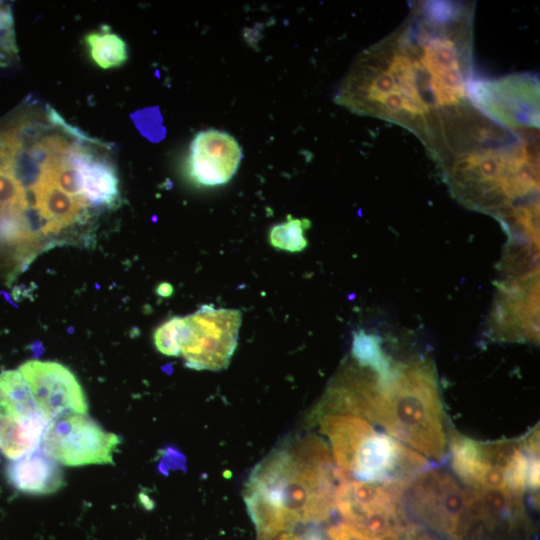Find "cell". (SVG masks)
I'll return each instance as SVG.
<instances>
[{
	"label": "cell",
	"instance_id": "obj_12",
	"mask_svg": "<svg viewBox=\"0 0 540 540\" xmlns=\"http://www.w3.org/2000/svg\"><path fill=\"white\" fill-rule=\"evenodd\" d=\"M5 476L14 489L29 495L53 494L65 485L59 463L41 446L26 456L9 461Z\"/></svg>",
	"mask_w": 540,
	"mask_h": 540
},
{
	"label": "cell",
	"instance_id": "obj_20",
	"mask_svg": "<svg viewBox=\"0 0 540 540\" xmlns=\"http://www.w3.org/2000/svg\"><path fill=\"white\" fill-rule=\"evenodd\" d=\"M183 317H172L159 326L153 335L156 349L167 356L180 355V340Z\"/></svg>",
	"mask_w": 540,
	"mask_h": 540
},
{
	"label": "cell",
	"instance_id": "obj_25",
	"mask_svg": "<svg viewBox=\"0 0 540 540\" xmlns=\"http://www.w3.org/2000/svg\"><path fill=\"white\" fill-rule=\"evenodd\" d=\"M172 292H173V287L168 283H162L157 288V293L163 297L170 296Z\"/></svg>",
	"mask_w": 540,
	"mask_h": 540
},
{
	"label": "cell",
	"instance_id": "obj_3",
	"mask_svg": "<svg viewBox=\"0 0 540 540\" xmlns=\"http://www.w3.org/2000/svg\"><path fill=\"white\" fill-rule=\"evenodd\" d=\"M366 420L425 458L446 456V433L436 369L429 360L393 362L378 381Z\"/></svg>",
	"mask_w": 540,
	"mask_h": 540
},
{
	"label": "cell",
	"instance_id": "obj_16",
	"mask_svg": "<svg viewBox=\"0 0 540 540\" xmlns=\"http://www.w3.org/2000/svg\"><path fill=\"white\" fill-rule=\"evenodd\" d=\"M41 412L18 370L0 373V417L24 418Z\"/></svg>",
	"mask_w": 540,
	"mask_h": 540
},
{
	"label": "cell",
	"instance_id": "obj_21",
	"mask_svg": "<svg viewBox=\"0 0 540 540\" xmlns=\"http://www.w3.org/2000/svg\"><path fill=\"white\" fill-rule=\"evenodd\" d=\"M12 12L8 5L0 2V66H8L17 59Z\"/></svg>",
	"mask_w": 540,
	"mask_h": 540
},
{
	"label": "cell",
	"instance_id": "obj_24",
	"mask_svg": "<svg viewBox=\"0 0 540 540\" xmlns=\"http://www.w3.org/2000/svg\"><path fill=\"white\" fill-rule=\"evenodd\" d=\"M272 540H302V538L292 531H286L278 534Z\"/></svg>",
	"mask_w": 540,
	"mask_h": 540
},
{
	"label": "cell",
	"instance_id": "obj_19",
	"mask_svg": "<svg viewBox=\"0 0 540 540\" xmlns=\"http://www.w3.org/2000/svg\"><path fill=\"white\" fill-rule=\"evenodd\" d=\"M287 221L274 225L269 232L270 244L280 250L301 252L307 247L304 232L310 228L311 222L306 218L287 216Z\"/></svg>",
	"mask_w": 540,
	"mask_h": 540
},
{
	"label": "cell",
	"instance_id": "obj_10",
	"mask_svg": "<svg viewBox=\"0 0 540 540\" xmlns=\"http://www.w3.org/2000/svg\"><path fill=\"white\" fill-rule=\"evenodd\" d=\"M18 371L49 421L66 413L88 412L83 388L66 366L54 361L29 360L20 365Z\"/></svg>",
	"mask_w": 540,
	"mask_h": 540
},
{
	"label": "cell",
	"instance_id": "obj_8",
	"mask_svg": "<svg viewBox=\"0 0 540 540\" xmlns=\"http://www.w3.org/2000/svg\"><path fill=\"white\" fill-rule=\"evenodd\" d=\"M120 443L87 413H66L48 422L40 446L59 464L85 466L113 464Z\"/></svg>",
	"mask_w": 540,
	"mask_h": 540
},
{
	"label": "cell",
	"instance_id": "obj_14",
	"mask_svg": "<svg viewBox=\"0 0 540 540\" xmlns=\"http://www.w3.org/2000/svg\"><path fill=\"white\" fill-rule=\"evenodd\" d=\"M33 197V209L44 224V234H57L75 224L84 214L88 204L76 199L54 183L39 177L29 188Z\"/></svg>",
	"mask_w": 540,
	"mask_h": 540
},
{
	"label": "cell",
	"instance_id": "obj_17",
	"mask_svg": "<svg viewBox=\"0 0 540 540\" xmlns=\"http://www.w3.org/2000/svg\"><path fill=\"white\" fill-rule=\"evenodd\" d=\"M84 42L91 60L101 69L120 67L128 58L125 41L107 29L86 34Z\"/></svg>",
	"mask_w": 540,
	"mask_h": 540
},
{
	"label": "cell",
	"instance_id": "obj_9",
	"mask_svg": "<svg viewBox=\"0 0 540 540\" xmlns=\"http://www.w3.org/2000/svg\"><path fill=\"white\" fill-rule=\"evenodd\" d=\"M487 333L497 341H539V272L497 284Z\"/></svg>",
	"mask_w": 540,
	"mask_h": 540
},
{
	"label": "cell",
	"instance_id": "obj_22",
	"mask_svg": "<svg viewBox=\"0 0 540 540\" xmlns=\"http://www.w3.org/2000/svg\"><path fill=\"white\" fill-rule=\"evenodd\" d=\"M329 540H386L354 527L347 522H341L331 526L327 531Z\"/></svg>",
	"mask_w": 540,
	"mask_h": 540
},
{
	"label": "cell",
	"instance_id": "obj_23",
	"mask_svg": "<svg viewBox=\"0 0 540 540\" xmlns=\"http://www.w3.org/2000/svg\"><path fill=\"white\" fill-rule=\"evenodd\" d=\"M155 110L138 111L132 115V119L136 123L138 129L145 136L154 139V129L157 127Z\"/></svg>",
	"mask_w": 540,
	"mask_h": 540
},
{
	"label": "cell",
	"instance_id": "obj_7",
	"mask_svg": "<svg viewBox=\"0 0 540 540\" xmlns=\"http://www.w3.org/2000/svg\"><path fill=\"white\" fill-rule=\"evenodd\" d=\"M467 95L477 111L503 127L538 130L539 82L535 75L471 78L467 84Z\"/></svg>",
	"mask_w": 540,
	"mask_h": 540
},
{
	"label": "cell",
	"instance_id": "obj_15",
	"mask_svg": "<svg viewBox=\"0 0 540 540\" xmlns=\"http://www.w3.org/2000/svg\"><path fill=\"white\" fill-rule=\"evenodd\" d=\"M49 420L38 412L24 418L0 417V454L9 461L40 447Z\"/></svg>",
	"mask_w": 540,
	"mask_h": 540
},
{
	"label": "cell",
	"instance_id": "obj_18",
	"mask_svg": "<svg viewBox=\"0 0 540 540\" xmlns=\"http://www.w3.org/2000/svg\"><path fill=\"white\" fill-rule=\"evenodd\" d=\"M28 208L23 184L13 173L0 170V220L19 218Z\"/></svg>",
	"mask_w": 540,
	"mask_h": 540
},
{
	"label": "cell",
	"instance_id": "obj_13",
	"mask_svg": "<svg viewBox=\"0 0 540 540\" xmlns=\"http://www.w3.org/2000/svg\"><path fill=\"white\" fill-rule=\"evenodd\" d=\"M72 157L79 169L82 196L88 205L115 206L119 199V182L116 169L108 158L80 143Z\"/></svg>",
	"mask_w": 540,
	"mask_h": 540
},
{
	"label": "cell",
	"instance_id": "obj_5",
	"mask_svg": "<svg viewBox=\"0 0 540 540\" xmlns=\"http://www.w3.org/2000/svg\"><path fill=\"white\" fill-rule=\"evenodd\" d=\"M334 508L345 522L386 540H408L412 524L401 493V483L366 482L341 477Z\"/></svg>",
	"mask_w": 540,
	"mask_h": 540
},
{
	"label": "cell",
	"instance_id": "obj_2",
	"mask_svg": "<svg viewBox=\"0 0 540 540\" xmlns=\"http://www.w3.org/2000/svg\"><path fill=\"white\" fill-rule=\"evenodd\" d=\"M340 478L327 445L316 436L273 450L254 467L245 485L257 540H272L297 524L327 520Z\"/></svg>",
	"mask_w": 540,
	"mask_h": 540
},
{
	"label": "cell",
	"instance_id": "obj_1",
	"mask_svg": "<svg viewBox=\"0 0 540 540\" xmlns=\"http://www.w3.org/2000/svg\"><path fill=\"white\" fill-rule=\"evenodd\" d=\"M431 154L465 206L504 227L539 217L536 130L503 127L471 106L447 121Z\"/></svg>",
	"mask_w": 540,
	"mask_h": 540
},
{
	"label": "cell",
	"instance_id": "obj_6",
	"mask_svg": "<svg viewBox=\"0 0 540 540\" xmlns=\"http://www.w3.org/2000/svg\"><path fill=\"white\" fill-rule=\"evenodd\" d=\"M241 322L239 310L212 305L183 317L180 355L186 365L196 370L226 368L237 347Z\"/></svg>",
	"mask_w": 540,
	"mask_h": 540
},
{
	"label": "cell",
	"instance_id": "obj_11",
	"mask_svg": "<svg viewBox=\"0 0 540 540\" xmlns=\"http://www.w3.org/2000/svg\"><path fill=\"white\" fill-rule=\"evenodd\" d=\"M241 158V147L232 135L207 129L197 133L190 144L188 172L199 185H223L236 174Z\"/></svg>",
	"mask_w": 540,
	"mask_h": 540
},
{
	"label": "cell",
	"instance_id": "obj_26",
	"mask_svg": "<svg viewBox=\"0 0 540 540\" xmlns=\"http://www.w3.org/2000/svg\"><path fill=\"white\" fill-rule=\"evenodd\" d=\"M302 540H329V538L318 531H309Z\"/></svg>",
	"mask_w": 540,
	"mask_h": 540
},
{
	"label": "cell",
	"instance_id": "obj_4",
	"mask_svg": "<svg viewBox=\"0 0 540 540\" xmlns=\"http://www.w3.org/2000/svg\"><path fill=\"white\" fill-rule=\"evenodd\" d=\"M539 431L518 440L480 442L454 435L451 464L456 477L478 491L506 490L524 496L539 488Z\"/></svg>",
	"mask_w": 540,
	"mask_h": 540
}]
</instances>
